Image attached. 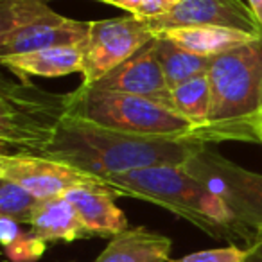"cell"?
Instances as JSON below:
<instances>
[{"label":"cell","instance_id":"52a82bcc","mask_svg":"<svg viewBox=\"0 0 262 262\" xmlns=\"http://www.w3.org/2000/svg\"><path fill=\"white\" fill-rule=\"evenodd\" d=\"M185 171L217 194L237 221L255 239L262 230V174L248 171L210 147H201L185 165Z\"/></svg>","mask_w":262,"mask_h":262},{"label":"cell","instance_id":"7a4b0ae2","mask_svg":"<svg viewBox=\"0 0 262 262\" xmlns=\"http://www.w3.org/2000/svg\"><path fill=\"white\" fill-rule=\"evenodd\" d=\"M210 113L194 142H253L262 129V38L214 56L208 69Z\"/></svg>","mask_w":262,"mask_h":262},{"label":"cell","instance_id":"484cf974","mask_svg":"<svg viewBox=\"0 0 262 262\" xmlns=\"http://www.w3.org/2000/svg\"><path fill=\"white\" fill-rule=\"evenodd\" d=\"M258 144L262 146V129H260V135H258Z\"/></svg>","mask_w":262,"mask_h":262},{"label":"cell","instance_id":"3957f363","mask_svg":"<svg viewBox=\"0 0 262 262\" xmlns=\"http://www.w3.org/2000/svg\"><path fill=\"white\" fill-rule=\"evenodd\" d=\"M115 196H129L171 210L214 239L244 241L253 237L243 230L223 200L185 171L183 165H157L122 174L104 176Z\"/></svg>","mask_w":262,"mask_h":262},{"label":"cell","instance_id":"2e32d148","mask_svg":"<svg viewBox=\"0 0 262 262\" xmlns=\"http://www.w3.org/2000/svg\"><path fill=\"white\" fill-rule=\"evenodd\" d=\"M158 38L172 41L178 47L190 51L194 54L214 58L223 52H228L232 49H237L241 45H246L250 41L257 40L262 36H255L243 31L226 29V27H212V26H201V27H176L158 34Z\"/></svg>","mask_w":262,"mask_h":262},{"label":"cell","instance_id":"d6986e66","mask_svg":"<svg viewBox=\"0 0 262 262\" xmlns=\"http://www.w3.org/2000/svg\"><path fill=\"white\" fill-rule=\"evenodd\" d=\"M40 200L16 182L0 178V215L11 217L20 225H29Z\"/></svg>","mask_w":262,"mask_h":262},{"label":"cell","instance_id":"277c9868","mask_svg":"<svg viewBox=\"0 0 262 262\" xmlns=\"http://www.w3.org/2000/svg\"><path fill=\"white\" fill-rule=\"evenodd\" d=\"M69 113L95 122L113 131L137 137L189 140L196 126L180 113L158 102L122 92L79 86L70 92Z\"/></svg>","mask_w":262,"mask_h":262},{"label":"cell","instance_id":"8fae6325","mask_svg":"<svg viewBox=\"0 0 262 262\" xmlns=\"http://www.w3.org/2000/svg\"><path fill=\"white\" fill-rule=\"evenodd\" d=\"M157 41L158 38L151 40L137 54L126 59L122 65L113 69L104 77H101L92 86L101 88V90L139 95V97L149 99V101L162 104L164 108L176 112L174 101H172V90L167 84L164 69L158 61Z\"/></svg>","mask_w":262,"mask_h":262},{"label":"cell","instance_id":"d4e9b609","mask_svg":"<svg viewBox=\"0 0 262 262\" xmlns=\"http://www.w3.org/2000/svg\"><path fill=\"white\" fill-rule=\"evenodd\" d=\"M248 4H250V8L253 9L255 16H257L258 22H260V26H262V0H248Z\"/></svg>","mask_w":262,"mask_h":262},{"label":"cell","instance_id":"7c38bea8","mask_svg":"<svg viewBox=\"0 0 262 262\" xmlns=\"http://www.w3.org/2000/svg\"><path fill=\"white\" fill-rule=\"evenodd\" d=\"M63 196L74 205L92 237H115L129 228L124 212L115 205V192L108 185L74 187Z\"/></svg>","mask_w":262,"mask_h":262},{"label":"cell","instance_id":"44dd1931","mask_svg":"<svg viewBox=\"0 0 262 262\" xmlns=\"http://www.w3.org/2000/svg\"><path fill=\"white\" fill-rule=\"evenodd\" d=\"M127 11L129 15L142 20H151L171 11L180 0H95Z\"/></svg>","mask_w":262,"mask_h":262},{"label":"cell","instance_id":"6da1fadb","mask_svg":"<svg viewBox=\"0 0 262 262\" xmlns=\"http://www.w3.org/2000/svg\"><path fill=\"white\" fill-rule=\"evenodd\" d=\"M201 147L189 140L127 135L67 113L41 157L104 178L157 165H185Z\"/></svg>","mask_w":262,"mask_h":262},{"label":"cell","instance_id":"cb8c5ba5","mask_svg":"<svg viewBox=\"0 0 262 262\" xmlns=\"http://www.w3.org/2000/svg\"><path fill=\"white\" fill-rule=\"evenodd\" d=\"M244 262H262V230L255 233V239L246 248V258Z\"/></svg>","mask_w":262,"mask_h":262},{"label":"cell","instance_id":"e0dca14e","mask_svg":"<svg viewBox=\"0 0 262 262\" xmlns=\"http://www.w3.org/2000/svg\"><path fill=\"white\" fill-rule=\"evenodd\" d=\"M157 56L162 69H164L165 79H167L171 90H174L176 86L183 84L185 81L207 74L212 63V58L185 51V49L178 47L165 38H158Z\"/></svg>","mask_w":262,"mask_h":262},{"label":"cell","instance_id":"4316f807","mask_svg":"<svg viewBox=\"0 0 262 262\" xmlns=\"http://www.w3.org/2000/svg\"><path fill=\"white\" fill-rule=\"evenodd\" d=\"M43 2H51V0H43Z\"/></svg>","mask_w":262,"mask_h":262},{"label":"cell","instance_id":"ac0fdd59","mask_svg":"<svg viewBox=\"0 0 262 262\" xmlns=\"http://www.w3.org/2000/svg\"><path fill=\"white\" fill-rule=\"evenodd\" d=\"M172 101H174L176 112L182 117H185L189 122H192L196 126V131L207 126L208 113H210V81H208V72L176 86L172 90ZM196 131H194V135H196Z\"/></svg>","mask_w":262,"mask_h":262},{"label":"cell","instance_id":"7402d4cb","mask_svg":"<svg viewBox=\"0 0 262 262\" xmlns=\"http://www.w3.org/2000/svg\"><path fill=\"white\" fill-rule=\"evenodd\" d=\"M246 258V248H239L235 244H228L223 248H212V250H201L189 253L182 258H174L169 262H244Z\"/></svg>","mask_w":262,"mask_h":262},{"label":"cell","instance_id":"ffe728a7","mask_svg":"<svg viewBox=\"0 0 262 262\" xmlns=\"http://www.w3.org/2000/svg\"><path fill=\"white\" fill-rule=\"evenodd\" d=\"M47 250V241L31 230V232H20L16 239H13L8 246H4L6 257L11 262H36L43 257Z\"/></svg>","mask_w":262,"mask_h":262},{"label":"cell","instance_id":"ba28073f","mask_svg":"<svg viewBox=\"0 0 262 262\" xmlns=\"http://www.w3.org/2000/svg\"><path fill=\"white\" fill-rule=\"evenodd\" d=\"M157 34L147 20L133 15L120 18L90 22V29L81 43L83 49V81L81 86H92L108 72L155 40Z\"/></svg>","mask_w":262,"mask_h":262},{"label":"cell","instance_id":"5bb4252c","mask_svg":"<svg viewBox=\"0 0 262 262\" xmlns=\"http://www.w3.org/2000/svg\"><path fill=\"white\" fill-rule=\"evenodd\" d=\"M172 243L144 226L127 228L112 237L108 246L94 262H169Z\"/></svg>","mask_w":262,"mask_h":262},{"label":"cell","instance_id":"5b68a950","mask_svg":"<svg viewBox=\"0 0 262 262\" xmlns=\"http://www.w3.org/2000/svg\"><path fill=\"white\" fill-rule=\"evenodd\" d=\"M69 102L70 94H51L31 81L4 77L0 86V155L41 157L69 113Z\"/></svg>","mask_w":262,"mask_h":262},{"label":"cell","instance_id":"30bf717a","mask_svg":"<svg viewBox=\"0 0 262 262\" xmlns=\"http://www.w3.org/2000/svg\"><path fill=\"white\" fill-rule=\"evenodd\" d=\"M147 24L157 36L176 27L201 26L226 27L262 36L260 22L250 4L243 0H180L171 11L147 20Z\"/></svg>","mask_w":262,"mask_h":262},{"label":"cell","instance_id":"4fadbf2b","mask_svg":"<svg viewBox=\"0 0 262 262\" xmlns=\"http://www.w3.org/2000/svg\"><path fill=\"white\" fill-rule=\"evenodd\" d=\"M0 63L22 81H29L31 76L61 77L69 74H83V49L81 45L49 47L6 56L0 58Z\"/></svg>","mask_w":262,"mask_h":262},{"label":"cell","instance_id":"9a60e30c","mask_svg":"<svg viewBox=\"0 0 262 262\" xmlns=\"http://www.w3.org/2000/svg\"><path fill=\"white\" fill-rule=\"evenodd\" d=\"M29 226L47 243H56V241L72 243L77 239L92 237L90 232L84 228L74 205L65 196L40 200Z\"/></svg>","mask_w":262,"mask_h":262},{"label":"cell","instance_id":"8992f818","mask_svg":"<svg viewBox=\"0 0 262 262\" xmlns=\"http://www.w3.org/2000/svg\"><path fill=\"white\" fill-rule=\"evenodd\" d=\"M90 22L67 18L43 0H0V58L63 45H81Z\"/></svg>","mask_w":262,"mask_h":262},{"label":"cell","instance_id":"9c48e42d","mask_svg":"<svg viewBox=\"0 0 262 262\" xmlns=\"http://www.w3.org/2000/svg\"><path fill=\"white\" fill-rule=\"evenodd\" d=\"M0 178L13 180L38 200L63 196L81 185H106L102 178L69 164L29 155H0Z\"/></svg>","mask_w":262,"mask_h":262},{"label":"cell","instance_id":"603a6c76","mask_svg":"<svg viewBox=\"0 0 262 262\" xmlns=\"http://www.w3.org/2000/svg\"><path fill=\"white\" fill-rule=\"evenodd\" d=\"M20 232H22V228H20L18 221L0 215V243H2V246H8L13 239L18 237Z\"/></svg>","mask_w":262,"mask_h":262}]
</instances>
